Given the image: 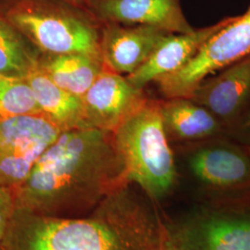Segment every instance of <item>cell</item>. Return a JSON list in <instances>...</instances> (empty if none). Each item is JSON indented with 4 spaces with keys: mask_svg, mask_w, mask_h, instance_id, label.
I'll use <instances>...</instances> for the list:
<instances>
[{
    "mask_svg": "<svg viewBox=\"0 0 250 250\" xmlns=\"http://www.w3.org/2000/svg\"><path fill=\"white\" fill-rule=\"evenodd\" d=\"M42 114L26 78L0 76V121Z\"/></svg>",
    "mask_w": 250,
    "mask_h": 250,
    "instance_id": "ac0fdd59",
    "label": "cell"
},
{
    "mask_svg": "<svg viewBox=\"0 0 250 250\" xmlns=\"http://www.w3.org/2000/svg\"><path fill=\"white\" fill-rule=\"evenodd\" d=\"M88 9L103 23L147 25L170 34L195 30L184 13L181 0H88Z\"/></svg>",
    "mask_w": 250,
    "mask_h": 250,
    "instance_id": "7c38bea8",
    "label": "cell"
},
{
    "mask_svg": "<svg viewBox=\"0 0 250 250\" xmlns=\"http://www.w3.org/2000/svg\"><path fill=\"white\" fill-rule=\"evenodd\" d=\"M164 130L171 142L193 144L227 136L223 124L190 98L161 99Z\"/></svg>",
    "mask_w": 250,
    "mask_h": 250,
    "instance_id": "5bb4252c",
    "label": "cell"
},
{
    "mask_svg": "<svg viewBox=\"0 0 250 250\" xmlns=\"http://www.w3.org/2000/svg\"><path fill=\"white\" fill-rule=\"evenodd\" d=\"M65 1L72 3L73 5L88 9V0H65Z\"/></svg>",
    "mask_w": 250,
    "mask_h": 250,
    "instance_id": "7402d4cb",
    "label": "cell"
},
{
    "mask_svg": "<svg viewBox=\"0 0 250 250\" xmlns=\"http://www.w3.org/2000/svg\"><path fill=\"white\" fill-rule=\"evenodd\" d=\"M170 35L157 27L103 23L100 37L102 61L110 71L129 76L148 61Z\"/></svg>",
    "mask_w": 250,
    "mask_h": 250,
    "instance_id": "8fae6325",
    "label": "cell"
},
{
    "mask_svg": "<svg viewBox=\"0 0 250 250\" xmlns=\"http://www.w3.org/2000/svg\"><path fill=\"white\" fill-rule=\"evenodd\" d=\"M247 147V150H248V152H249V154H250V146H246Z\"/></svg>",
    "mask_w": 250,
    "mask_h": 250,
    "instance_id": "603a6c76",
    "label": "cell"
},
{
    "mask_svg": "<svg viewBox=\"0 0 250 250\" xmlns=\"http://www.w3.org/2000/svg\"><path fill=\"white\" fill-rule=\"evenodd\" d=\"M250 56V6L245 13L230 16L184 68L155 82L163 99L189 98L201 82Z\"/></svg>",
    "mask_w": 250,
    "mask_h": 250,
    "instance_id": "5b68a950",
    "label": "cell"
},
{
    "mask_svg": "<svg viewBox=\"0 0 250 250\" xmlns=\"http://www.w3.org/2000/svg\"><path fill=\"white\" fill-rule=\"evenodd\" d=\"M0 12L43 55L84 54L102 60L103 22L65 0H0Z\"/></svg>",
    "mask_w": 250,
    "mask_h": 250,
    "instance_id": "3957f363",
    "label": "cell"
},
{
    "mask_svg": "<svg viewBox=\"0 0 250 250\" xmlns=\"http://www.w3.org/2000/svg\"><path fill=\"white\" fill-rule=\"evenodd\" d=\"M157 250H184L179 245L176 240L171 238L169 232L166 228L162 227L161 231V241Z\"/></svg>",
    "mask_w": 250,
    "mask_h": 250,
    "instance_id": "44dd1931",
    "label": "cell"
},
{
    "mask_svg": "<svg viewBox=\"0 0 250 250\" xmlns=\"http://www.w3.org/2000/svg\"><path fill=\"white\" fill-rule=\"evenodd\" d=\"M177 242L184 250H250V197L199 218Z\"/></svg>",
    "mask_w": 250,
    "mask_h": 250,
    "instance_id": "30bf717a",
    "label": "cell"
},
{
    "mask_svg": "<svg viewBox=\"0 0 250 250\" xmlns=\"http://www.w3.org/2000/svg\"><path fill=\"white\" fill-rule=\"evenodd\" d=\"M0 250H1V247H0Z\"/></svg>",
    "mask_w": 250,
    "mask_h": 250,
    "instance_id": "cb8c5ba5",
    "label": "cell"
},
{
    "mask_svg": "<svg viewBox=\"0 0 250 250\" xmlns=\"http://www.w3.org/2000/svg\"><path fill=\"white\" fill-rule=\"evenodd\" d=\"M189 98L208 108L228 136L250 112V56L208 77Z\"/></svg>",
    "mask_w": 250,
    "mask_h": 250,
    "instance_id": "9c48e42d",
    "label": "cell"
},
{
    "mask_svg": "<svg viewBox=\"0 0 250 250\" xmlns=\"http://www.w3.org/2000/svg\"><path fill=\"white\" fill-rule=\"evenodd\" d=\"M107 196L89 215L57 218L15 208L2 250H157L163 225L127 192Z\"/></svg>",
    "mask_w": 250,
    "mask_h": 250,
    "instance_id": "7a4b0ae2",
    "label": "cell"
},
{
    "mask_svg": "<svg viewBox=\"0 0 250 250\" xmlns=\"http://www.w3.org/2000/svg\"><path fill=\"white\" fill-rule=\"evenodd\" d=\"M148 98L146 89L105 67L82 97L85 128L112 133Z\"/></svg>",
    "mask_w": 250,
    "mask_h": 250,
    "instance_id": "ba28073f",
    "label": "cell"
},
{
    "mask_svg": "<svg viewBox=\"0 0 250 250\" xmlns=\"http://www.w3.org/2000/svg\"><path fill=\"white\" fill-rule=\"evenodd\" d=\"M42 53L0 12V76L26 78Z\"/></svg>",
    "mask_w": 250,
    "mask_h": 250,
    "instance_id": "e0dca14e",
    "label": "cell"
},
{
    "mask_svg": "<svg viewBox=\"0 0 250 250\" xmlns=\"http://www.w3.org/2000/svg\"><path fill=\"white\" fill-rule=\"evenodd\" d=\"M37 69L61 88L82 98L103 72L105 64L101 59L84 54H42Z\"/></svg>",
    "mask_w": 250,
    "mask_h": 250,
    "instance_id": "2e32d148",
    "label": "cell"
},
{
    "mask_svg": "<svg viewBox=\"0 0 250 250\" xmlns=\"http://www.w3.org/2000/svg\"><path fill=\"white\" fill-rule=\"evenodd\" d=\"M193 145L188 168L198 182L229 197L228 202L250 197V156L245 146L227 136Z\"/></svg>",
    "mask_w": 250,
    "mask_h": 250,
    "instance_id": "8992f818",
    "label": "cell"
},
{
    "mask_svg": "<svg viewBox=\"0 0 250 250\" xmlns=\"http://www.w3.org/2000/svg\"><path fill=\"white\" fill-rule=\"evenodd\" d=\"M227 137L243 146H250V110L241 124L228 134Z\"/></svg>",
    "mask_w": 250,
    "mask_h": 250,
    "instance_id": "ffe728a7",
    "label": "cell"
},
{
    "mask_svg": "<svg viewBox=\"0 0 250 250\" xmlns=\"http://www.w3.org/2000/svg\"><path fill=\"white\" fill-rule=\"evenodd\" d=\"M112 135L127 181L138 185L152 198L167 195L178 172L162 123L161 100L148 98Z\"/></svg>",
    "mask_w": 250,
    "mask_h": 250,
    "instance_id": "277c9868",
    "label": "cell"
},
{
    "mask_svg": "<svg viewBox=\"0 0 250 250\" xmlns=\"http://www.w3.org/2000/svg\"><path fill=\"white\" fill-rule=\"evenodd\" d=\"M228 18L222 19L209 26L195 29L191 33L171 34L167 36L148 61L136 72L126 76L127 79L135 87L146 89L149 83L181 70L226 24Z\"/></svg>",
    "mask_w": 250,
    "mask_h": 250,
    "instance_id": "4fadbf2b",
    "label": "cell"
},
{
    "mask_svg": "<svg viewBox=\"0 0 250 250\" xmlns=\"http://www.w3.org/2000/svg\"><path fill=\"white\" fill-rule=\"evenodd\" d=\"M14 210L15 200L12 189L0 187V241L4 237Z\"/></svg>",
    "mask_w": 250,
    "mask_h": 250,
    "instance_id": "d6986e66",
    "label": "cell"
},
{
    "mask_svg": "<svg viewBox=\"0 0 250 250\" xmlns=\"http://www.w3.org/2000/svg\"><path fill=\"white\" fill-rule=\"evenodd\" d=\"M41 113L62 132L85 128L82 98L61 88L36 69L26 77Z\"/></svg>",
    "mask_w": 250,
    "mask_h": 250,
    "instance_id": "9a60e30c",
    "label": "cell"
},
{
    "mask_svg": "<svg viewBox=\"0 0 250 250\" xmlns=\"http://www.w3.org/2000/svg\"><path fill=\"white\" fill-rule=\"evenodd\" d=\"M62 133L43 114L0 121V187L22 184Z\"/></svg>",
    "mask_w": 250,
    "mask_h": 250,
    "instance_id": "52a82bcc",
    "label": "cell"
},
{
    "mask_svg": "<svg viewBox=\"0 0 250 250\" xmlns=\"http://www.w3.org/2000/svg\"><path fill=\"white\" fill-rule=\"evenodd\" d=\"M128 184L112 133L83 128L60 134L25 181L11 189L15 208L75 218Z\"/></svg>",
    "mask_w": 250,
    "mask_h": 250,
    "instance_id": "6da1fadb",
    "label": "cell"
}]
</instances>
